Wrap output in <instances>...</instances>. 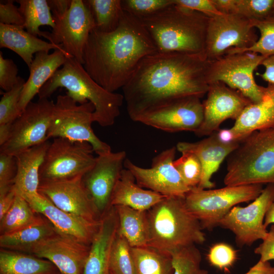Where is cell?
<instances>
[{"mask_svg":"<svg viewBox=\"0 0 274 274\" xmlns=\"http://www.w3.org/2000/svg\"><path fill=\"white\" fill-rule=\"evenodd\" d=\"M204 56L156 52L145 57L122 88L130 118L173 100L202 98L209 84Z\"/></svg>","mask_w":274,"mask_h":274,"instance_id":"obj_1","label":"cell"},{"mask_svg":"<svg viewBox=\"0 0 274 274\" xmlns=\"http://www.w3.org/2000/svg\"><path fill=\"white\" fill-rule=\"evenodd\" d=\"M156 52L140 19L123 10L115 30L104 32L94 28L90 32L83 65L97 83L115 92L127 83L145 57Z\"/></svg>","mask_w":274,"mask_h":274,"instance_id":"obj_2","label":"cell"},{"mask_svg":"<svg viewBox=\"0 0 274 274\" xmlns=\"http://www.w3.org/2000/svg\"><path fill=\"white\" fill-rule=\"evenodd\" d=\"M140 19L157 52L204 56L209 17L204 14L176 5L174 2L158 12Z\"/></svg>","mask_w":274,"mask_h":274,"instance_id":"obj_3","label":"cell"},{"mask_svg":"<svg viewBox=\"0 0 274 274\" xmlns=\"http://www.w3.org/2000/svg\"><path fill=\"white\" fill-rule=\"evenodd\" d=\"M59 88H65L66 94L79 104L92 103L94 108V122L102 127L114 124L124 100L123 94L110 92L97 83L83 64L72 57L67 58L38 95L39 98H49Z\"/></svg>","mask_w":274,"mask_h":274,"instance_id":"obj_4","label":"cell"},{"mask_svg":"<svg viewBox=\"0 0 274 274\" xmlns=\"http://www.w3.org/2000/svg\"><path fill=\"white\" fill-rule=\"evenodd\" d=\"M184 197H165L147 211L148 246L170 255L178 250L205 242L203 228L187 209Z\"/></svg>","mask_w":274,"mask_h":274,"instance_id":"obj_5","label":"cell"},{"mask_svg":"<svg viewBox=\"0 0 274 274\" xmlns=\"http://www.w3.org/2000/svg\"><path fill=\"white\" fill-rule=\"evenodd\" d=\"M228 157L225 186L274 184V126L252 133Z\"/></svg>","mask_w":274,"mask_h":274,"instance_id":"obj_6","label":"cell"},{"mask_svg":"<svg viewBox=\"0 0 274 274\" xmlns=\"http://www.w3.org/2000/svg\"><path fill=\"white\" fill-rule=\"evenodd\" d=\"M259 184L226 186L219 189L192 188L185 196L188 211L199 221L203 229L213 230L236 204L254 200L261 193Z\"/></svg>","mask_w":274,"mask_h":274,"instance_id":"obj_7","label":"cell"},{"mask_svg":"<svg viewBox=\"0 0 274 274\" xmlns=\"http://www.w3.org/2000/svg\"><path fill=\"white\" fill-rule=\"evenodd\" d=\"M94 108L90 102L79 104L65 95L57 96L54 102L48 139L61 138L74 141L87 142L97 156L112 151L109 144L94 132Z\"/></svg>","mask_w":274,"mask_h":274,"instance_id":"obj_8","label":"cell"},{"mask_svg":"<svg viewBox=\"0 0 274 274\" xmlns=\"http://www.w3.org/2000/svg\"><path fill=\"white\" fill-rule=\"evenodd\" d=\"M266 58L252 52L227 54L213 61H209L207 78L209 84L221 82L241 92L252 103L261 101L268 86L258 85L253 73Z\"/></svg>","mask_w":274,"mask_h":274,"instance_id":"obj_9","label":"cell"},{"mask_svg":"<svg viewBox=\"0 0 274 274\" xmlns=\"http://www.w3.org/2000/svg\"><path fill=\"white\" fill-rule=\"evenodd\" d=\"M254 28L251 20L235 14H222L209 18L204 57L213 61L251 47L258 39Z\"/></svg>","mask_w":274,"mask_h":274,"instance_id":"obj_10","label":"cell"},{"mask_svg":"<svg viewBox=\"0 0 274 274\" xmlns=\"http://www.w3.org/2000/svg\"><path fill=\"white\" fill-rule=\"evenodd\" d=\"M93 153L87 142L54 138L40 169V181L83 177L95 162Z\"/></svg>","mask_w":274,"mask_h":274,"instance_id":"obj_11","label":"cell"},{"mask_svg":"<svg viewBox=\"0 0 274 274\" xmlns=\"http://www.w3.org/2000/svg\"><path fill=\"white\" fill-rule=\"evenodd\" d=\"M54 102L49 98L31 101L13 123L7 142L0 153L16 155L48 140L47 135Z\"/></svg>","mask_w":274,"mask_h":274,"instance_id":"obj_12","label":"cell"},{"mask_svg":"<svg viewBox=\"0 0 274 274\" xmlns=\"http://www.w3.org/2000/svg\"><path fill=\"white\" fill-rule=\"evenodd\" d=\"M51 32L41 31L40 36L63 49L82 64L85 46L89 36L95 28L92 14L84 0H72L69 10L61 17L54 19Z\"/></svg>","mask_w":274,"mask_h":274,"instance_id":"obj_13","label":"cell"},{"mask_svg":"<svg viewBox=\"0 0 274 274\" xmlns=\"http://www.w3.org/2000/svg\"><path fill=\"white\" fill-rule=\"evenodd\" d=\"M273 200L274 184H268L248 206L232 208L221 220L219 226L234 234L238 246H251L259 239L263 240L268 232L264 225V219Z\"/></svg>","mask_w":274,"mask_h":274,"instance_id":"obj_14","label":"cell"},{"mask_svg":"<svg viewBox=\"0 0 274 274\" xmlns=\"http://www.w3.org/2000/svg\"><path fill=\"white\" fill-rule=\"evenodd\" d=\"M176 147L167 148L152 159L149 168H144L126 158L124 168L129 170L141 187L165 197H184L191 189L184 183L174 165Z\"/></svg>","mask_w":274,"mask_h":274,"instance_id":"obj_15","label":"cell"},{"mask_svg":"<svg viewBox=\"0 0 274 274\" xmlns=\"http://www.w3.org/2000/svg\"><path fill=\"white\" fill-rule=\"evenodd\" d=\"M203 118V107L200 98L188 96L151 109L133 121L168 132H194L200 126Z\"/></svg>","mask_w":274,"mask_h":274,"instance_id":"obj_16","label":"cell"},{"mask_svg":"<svg viewBox=\"0 0 274 274\" xmlns=\"http://www.w3.org/2000/svg\"><path fill=\"white\" fill-rule=\"evenodd\" d=\"M126 159L125 151L98 155L93 166L83 176L82 181L100 218L112 207L111 200Z\"/></svg>","mask_w":274,"mask_h":274,"instance_id":"obj_17","label":"cell"},{"mask_svg":"<svg viewBox=\"0 0 274 274\" xmlns=\"http://www.w3.org/2000/svg\"><path fill=\"white\" fill-rule=\"evenodd\" d=\"M207 97L202 102L203 118L194 132L198 136H209L219 129L228 119L236 120L244 110L252 103L239 91L221 82L209 84Z\"/></svg>","mask_w":274,"mask_h":274,"instance_id":"obj_18","label":"cell"},{"mask_svg":"<svg viewBox=\"0 0 274 274\" xmlns=\"http://www.w3.org/2000/svg\"><path fill=\"white\" fill-rule=\"evenodd\" d=\"M83 177L41 181L39 192L58 208L92 222L98 216L82 181Z\"/></svg>","mask_w":274,"mask_h":274,"instance_id":"obj_19","label":"cell"},{"mask_svg":"<svg viewBox=\"0 0 274 274\" xmlns=\"http://www.w3.org/2000/svg\"><path fill=\"white\" fill-rule=\"evenodd\" d=\"M90 247L57 232L29 252L49 260L61 274H83Z\"/></svg>","mask_w":274,"mask_h":274,"instance_id":"obj_20","label":"cell"},{"mask_svg":"<svg viewBox=\"0 0 274 274\" xmlns=\"http://www.w3.org/2000/svg\"><path fill=\"white\" fill-rule=\"evenodd\" d=\"M24 198L36 213L48 219L58 233L88 246L91 244L100 220L92 222L63 211L40 193Z\"/></svg>","mask_w":274,"mask_h":274,"instance_id":"obj_21","label":"cell"},{"mask_svg":"<svg viewBox=\"0 0 274 274\" xmlns=\"http://www.w3.org/2000/svg\"><path fill=\"white\" fill-rule=\"evenodd\" d=\"M239 143L224 144L220 142L214 132L208 137L195 142H180L176 149L181 153L188 152L194 154L202 166V176L198 188L212 189L215 186L211 179L221 163L235 149Z\"/></svg>","mask_w":274,"mask_h":274,"instance_id":"obj_22","label":"cell"},{"mask_svg":"<svg viewBox=\"0 0 274 274\" xmlns=\"http://www.w3.org/2000/svg\"><path fill=\"white\" fill-rule=\"evenodd\" d=\"M118 225L116 210L114 207H112L100 218L90 244L83 274H110V257Z\"/></svg>","mask_w":274,"mask_h":274,"instance_id":"obj_23","label":"cell"},{"mask_svg":"<svg viewBox=\"0 0 274 274\" xmlns=\"http://www.w3.org/2000/svg\"><path fill=\"white\" fill-rule=\"evenodd\" d=\"M72 56L64 50L56 49L50 54L40 52L35 54L29 67V76L22 90L19 107L21 112L53 74Z\"/></svg>","mask_w":274,"mask_h":274,"instance_id":"obj_24","label":"cell"},{"mask_svg":"<svg viewBox=\"0 0 274 274\" xmlns=\"http://www.w3.org/2000/svg\"><path fill=\"white\" fill-rule=\"evenodd\" d=\"M50 143L48 140L15 155L17 169L13 188L24 198L39 193L40 171Z\"/></svg>","mask_w":274,"mask_h":274,"instance_id":"obj_25","label":"cell"},{"mask_svg":"<svg viewBox=\"0 0 274 274\" xmlns=\"http://www.w3.org/2000/svg\"><path fill=\"white\" fill-rule=\"evenodd\" d=\"M267 86L264 98L248 105L230 128L236 142L256 131L274 126V85L268 83Z\"/></svg>","mask_w":274,"mask_h":274,"instance_id":"obj_26","label":"cell"},{"mask_svg":"<svg viewBox=\"0 0 274 274\" xmlns=\"http://www.w3.org/2000/svg\"><path fill=\"white\" fill-rule=\"evenodd\" d=\"M24 28L22 26L0 23V47L9 49L15 52L28 68L33 60L34 54L40 52L49 53L51 50H64L61 45L39 39Z\"/></svg>","mask_w":274,"mask_h":274,"instance_id":"obj_27","label":"cell"},{"mask_svg":"<svg viewBox=\"0 0 274 274\" xmlns=\"http://www.w3.org/2000/svg\"><path fill=\"white\" fill-rule=\"evenodd\" d=\"M164 197L140 186L135 183L131 173L124 168L113 192L111 207L123 206L141 211H147Z\"/></svg>","mask_w":274,"mask_h":274,"instance_id":"obj_28","label":"cell"},{"mask_svg":"<svg viewBox=\"0 0 274 274\" xmlns=\"http://www.w3.org/2000/svg\"><path fill=\"white\" fill-rule=\"evenodd\" d=\"M56 267L48 260L30 254L2 249L0 274H58Z\"/></svg>","mask_w":274,"mask_h":274,"instance_id":"obj_29","label":"cell"},{"mask_svg":"<svg viewBox=\"0 0 274 274\" xmlns=\"http://www.w3.org/2000/svg\"><path fill=\"white\" fill-rule=\"evenodd\" d=\"M57 233L51 224L39 217L34 223L20 230L0 236L2 249L29 253L36 245Z\"/></svg>","mask_w":274,"mask_h":274,"instance_id":"obj_30","label":"cell"},{"mask_svg":"<svg viewBox=\"0 0 274 274\" xmlns=\"http://www.w3.org/2000/svg\"><path fill=\"white\" fill-rule=\"evenodd\" d=\"M114 207L118 218V232L132 248L148 246L149 224L147 211L123 206Z\"/></svg>","mask_w":274,"mask_h":274,"instance_id":"obj_31","label":"cell"},{"mask_svg":"<svg viewBox=\"0 0 274 274\" xmlns=\"http://www.w3.org/2000/svg\"><path fill=\"white\" fill-rule=\"evenodd\" d=\"M222 14H232L250 20H260L274 15V0H213Z\"/></svg>","mask_w":274,"mask_h":274,"instance_id":"obj_32","label":"cell"},{"mask_svg":"<svg viewBox=\"0 0 274 274\" xmlns=\"http://www.w3.org/2000/svg\"><path fill=\"white\" fill-rule=\"evenodd\" d=\"M135 274H173L170 255L149 246L132 248Z\"/></svg>","mask_w":274,"mask_h":274,"instance_id":"obj_33","label":"cell"},{"mask_svg":"<svg viewBox=\"0 0 274 274\" xmlns=\"http://www.w3.org/2000/svg\"><path fill=\"white\" fill-rule=\"evenodd\" d=\"M19 9L24 18V28L37 37L42 31L40 27L48 25L53 28L55 24L46 0H17Z\"/></svg>","mask_w":274,"mask_h":274,"instance_id":"obj_34","label":"cell"},{"mask_svg":"<svg viewBox=\"0 0 274 274\" xmlns=\"http://www.w3.org/2000/svg\"><path fill=\"white\" fill-rule=\"evenodd\" d=\"M93 17L95 29L110 32L118 26L123 12L121 0H84Z\"/></svg>","mask_w":274,"mask_h":274,"instance_id":"obj_35","label":"cell"},{"mask_svg":"<svg viewBox=\"0 0 274 274\" xmlns=\"http://www.w3.org/2000/svg\"><path fill=\"white\" fill-rule=\"evenodd\" d=\"M35 213L27 201L16 193L11 207L0 220L1 235L15 232L34 223L39 218Z\"/></svg>","mask_w":274,"mask_h":274,"instance_id":"obj_36","label":"cell"},{"mask_svg":"<svg viewBox=\"0 0 274 274\" xmlns=\"http://www.w3.org/2000/svg\"><path fill=\"white\" fill-rule=\"evenodd\" d=\"M109 270L113 274H135L131 247L118 232L111 252Z\"/></svg>","mask_w":274,"mask_h":274,"instance_id":"obj_37","label":"cell"},{"mask_svg":"<svg viewBox=\"0 0 274 274\" xmlns=\"http://www.w3.org/2000/svg\"><path fill=\"white\" fill-rule=\"evenodd\" d=\"M170 256L173 274H209L201 268V255L195 245L175 251Z\"/></svg>","mask_w":274,"mask_h":274,"instance_id":"obj_38","label":"cell"},{"mask_svg":"<svg viewBox=\"0 0 274 274\" xmlns=\"http://www.w3.org/2000/svg\"><path fill=\"white\" fill-rule=\"evenodd\" d=\"M25 83V80L19 77L17 84L3 93L0 100V125L13 124L22 113L19 103Z\"/></svg>","mask_w":274,"mask_h":274,"instance_id":"obj_39","label":"cell"},{"mask_svg":"<svg viewBox=\"0 0 274 274\" xmlns=\"http://www.w3.org/2000/svg\"><path fill=\"white\" fill-rule=\"evenodd\" d=\"M251 21L260 31V37L252 46L238 53L252 52L266 57L274 55V15L262 20Z\"/></svg>","mask_w":274,"mask_h":274,"instance_id":"obj_40","label":"cell"},{"mask_svg":"<svg viewBox=\"0 0 274 274\" xmlns=\"http://www.w3.org/2000/svg\"><path fill=\"white\" fill-rule=\"evenodd\" d=\"M181 153V156L174 160V166L187 186L191 189L198 187L202 176L200 162L192 153L184 152Z\"/></svg>","mask_w":274,"mask_h":274,"instance_id":"obj_41","label":"cell"},{"mask_svg":"<svg viewBox=\"0 0 274 274\" xmlns=\"http://www.w3.org/2000/svg\"><path fill=\"white\" fill-rule=\"evenodd\" d=\"M174 4V0H123V9L141 19Z\"/></svg>","mask_w":274,"mask_h":274,"instance_id":"obj_42","label":"cell"},{"mask_svg":"<svg viewBox=\"0 0 274 274\" xmlns=\"http://www.w3.org/2000/svg\"><path fill=\"white\" fill-rule=\"evenodd\" d=\"M237 251L225 243L213 245L207 255L209 263L213 266L225 271H229L237 259Z\"/></svg>","mask_w":274,"mask_h":274,"instance_id":"obj_43","label":"cell"},{"mask_svg":"<svg viewBox=\"0 0 274 274\" xmlns=\"http://www.w3.org/2000/svg\"><path fill=\"white\" fill-rule=\"evenodd\" d=\"M17 169L15 156L0 153V192L13 187Z\"/></svg>","mask_w":274,"mask_h":274,"instance_id":"obj_44","label":"cell"},{"mask_svg":"<svg viewBox=\"0 0 274 274\" xmlns=\"http://www.w3.org/2000/svg\"><path fill=\"white\" fill-rule=\"evenodd\" d=\"M18 70L11 59L4 58L0 52V87L5 92L10 90L18 82Z\"/></svg>","mask_w":274,"mask_h":274,"instance_id":"obj_45","label":"cell"},{"mask_svg":"<svg viewBox=\"0 0 274 274\" xmlns=\"http://www.w3.org/2000/svg\"><path fill=\"white\" fill-rule=\"evenodd\" d=\"M0 23L24 27V18L14 1L0 3Z\"/></svg>","mask_w":274,"mask_h":274,"instance_id":"obj_46","label":"cell"},{"mask_svg":"<svg viewBox=\"0 0 274 274\" xmlns=\"http://www.w3.org/2000/svg\"><path fill=\"white\" fill-rule=\"evenodd\" d=\"M175 4L211 18L222 14L216 8L213 0H174Z\"/></svg>","mask_w":274,"mask_h":274,"instance_id":"obj_47","label":"cell"},{"mask_svg":"<svg viewBox=\"0 0 274 274\" xmlns=\"http://www.w3.org/2000/svg\"><path fill=\"white\" fill-rule=\"evenodd\" d=\"M254 253L260 255V261L265 262L274 260V224H271L262 243L255 249Z\"/></svg>","mask_w":274,"mask_h":274,"instance_id":"obj_48","label":"cell"},{"mask_svg":"<svg viewBox=\"0 0 274 274\" xmlns=\"http://www.w3.org/2000/svg\"><path fill=\"white\" fill-rule=\"evenodd\" d=\"M53 19L62 17L69 10L72 0H47Z\"/></svg>","mask_w":274,"mask_h":274,"instance_id":"obj_49","label":"cell"},{"mask_svg":"<svg viewBox=\"0 0 274 274\" xmlns=\"http://www.w3.org/2000/svg\"><path fill=\"white\" fill-rule=\"evenodd\" d=\"M16 195L13 187L7 190L0 192V220L11 207Z\"/></svg>","mask_w":274,"mask_h":274,"instance_id":"obj_50","label":"cell"},{"mask_svg":"<svg viewBox=\"0 0 274 274\" xmlns=\"http://www.w3.org/2000/svg\"><path fill=\"white\" fill-rule=\"evenodd\" d=\"M261 65L265 67L263 74H257L263 80L274 85V55L265 58Z\"/></svg>","mask_w":274,"mask_h":274,"instance_id":"obj_51","label":"cell"},{"mask_svg":"<svg viewBox=\"0 0 274 274\" xmlns=\"http://www.w3.org/2000/svg\"><path fill=\"white\" fill-rule=\"evenodd\" d=\"M244 274H274V266L269 262L258 261L254 266Z\"/></svg>","mask_w":274,"mask_h":274,"instance_id":"obj_52","label":"cell"},{"mask_svg":"<svg viewBox=\"0 0 274 274\" xmlns=\"http://www.w3.org/2000/svg\"><path fill=\"white\" fill-rule=\"evenodd\" d=\"M216 132L218 140L224 144H230L236 142L234 134L230 128L219 129Z\"/></svg>","mask_w":274,"mask_h":274,"instance_id":"obj_53","label":"cell"},{"mask_svg":"<svg viewBox=\"0 0 274 274\" xmlns=\"http://www.w3.org/2000/svg\"><path fill=\"white\" fill-rule=\"evenodd\" d=\"M12 124L0 125V146L4 144L10 134Z\"/></svg>","mask_w":274,"mask_h":274,"instance_id":"obj_54","label":"cell"},{"mask_svg":"<svg viewBox=\"0 0 274 274\" xmlns=\"http://www.w3.org/2000/svg\"><path fill=\"white\" fill-rule=\"evenodd\" d=\"M274 224V200L267 211L264 219V225L267 227Z\"/></svg>","mask_w":274,"mask_h":274,"instance_id":"obj_55","label":"cell"},{"mask_svg":"<svg viewBox=\"0 0 274 274\" xmlns=\"http://www.w3.org/2000/svg\"><path fill=\"white\" fill-rule=\"evenodd\" d=\"M110 274H113V273H111V272H110Z\"/></svg>","mask_w":274,"mask_h":274,"instance_id":"obj_56","label":"cell"},{"mask_svg":"<svg viewBox=\"0 0 274 274\" xmlns=\"http://www.w3.org/2000/svg\"><path fill=\"white\" fill-rule=\"evenodd\" d=\"M58 274H61V273H58Z\"/></svg>","mask_w":274,"mask_h":274,"instance_id":"obj_57","label":"cell"}]
</instances>
